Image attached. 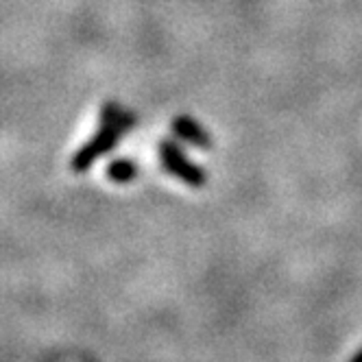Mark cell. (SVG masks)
I'll return each mask as SVG.
<instances>
[{
    "mask_svg": "<svg viewBox=\"0 0 362 362\" xmlns=\"http://www.w3.org/2000/svg\"><path fill=\"white\" fill-rule=\"evenodd\" d=\"M134 122H136V116L132 112H124L116 103H103L96 134L90 142H86L74 153V158L70 160V168L74 173L88 170L100 155H105L107 151L116 146L120 136H124L127 129L134 127Z\"/></svg>",
    "mask_w": 362,
    "mask_h": 362,
    "instance_id": "1",
    "label": "cell"
},
{
    "mask_svg": "<svg viewBox=\"0 0 362 362\" xmlns=\"http://www.w3.org/2000/svg\"><path fill=\"white\" fill-rule=\"evenodd\" d=\"M160 158H162V164L164 168L179 177L181 181H184L186 186L190 188H203L205 186V181H208V177H205V173L194 166L184 153H181V148L170 142V140H162L160 142Z\"/></svg>",
    "mask_w": 362,
    "mask_h": 362,
    "instance_id": "2",
    "label": "cell"
},
{
    "mask_svg": "<svg viewBox=\"0 0 362 362\" xmlns=\"http://www.w3.org/2000/svg\"><path fill=\"white\" fill-rule=\"evenodd\" d=\"M173 132L179 138H184L186 142H190L192 146H199V148H210L212 146L210 134L205 132V129L197 120H192L190 116H177L173 120Z\"/></svg>",
    "mask_w": 362,
    "mask_h": 362,
    "instance_id": "3",
    "label": "cell"
},
{
    "mask_svg": "<svg viewBox=\"0 0 362 362\" xmlns=\"http://www.w3.org/2000/svg\"><path fill=\"white\" fill-rule=\"evenodd\" d=\"M136 175H138V168L132 160H114L107 166V177L116 181V184H127V181H132Z\"/></svg>",
    "mask_w": 362,
    "mask_h": 362,
    "instance_id": "4",
    "label": "cell"
},
{
    "mask_svg": "<svg viewBox=\"0 0 362 362\" xmlns=\"http://www.w3.org/2000/svg\"><path fill=\"white\" fill-rule=\"evenodd\" d=\"M351 362H362V349H360V351H358V354L351 358Z\"/></svg>",
    "mask_w": 362,
    "mask_h": 362,
    "instance_id": "5",
    "label": "cell"
}]
</instances>
